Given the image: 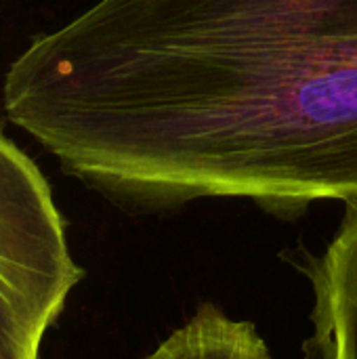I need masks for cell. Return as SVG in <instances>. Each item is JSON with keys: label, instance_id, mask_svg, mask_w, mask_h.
Returning <instances> with one entry per match:
<instances>
[{"label": "cell", "instance_id": "1", "mask_svg": "<svg viewBox=\"0 0 357 359\" xmlns=\"http://www.w3.org/2000/svg\"><path fill=\"white\" fill-rule=\"evenodd\" d=\"M6 120L133 212L357 202V0H97L2 80Z\"/></svg>", "mask_w": 357, "mask_h": 359}, {"label": "cell", "instance_id": "2", "mask_svg": "<svg viewBox=\"0 0 357 359\" xmlns=\"http://www.w3.org/2000/svg\"><path fill=\"white\" fill-rule=\"evenodd\" d=\"M82 278L46 177L0 126V359H42Z\"/></svg>", "mask_w": 357, "mask_h": 359}, {"label": "cell", "instance_id": "3", "mask_svg": "<svg viewBox=\"0 0 357 359\" xmlns=\"http://www.w3.org/2000/svg\"><path fill=\"white\" fill-rule=\"evenodd\" d=\"M307 273L314 286L307 359H357V202L347 204L339 233Z\"/></svg>", "mask_w": 357, "mask_h": 359}, {"label": "cell", "instance_id": "4", "mask_svg": "<svg viewBox=\"0 0 357 359\" xmlns=\"http://www.w3.org/2000/svg\"><path fill=\"white\" fill-rule=\"evenodd\" d=\"M145 359H271L250 322L227 318L215 305H202Z\"/></svg>", "mask_w": 357, "mask_h": 359}]
</instances>
